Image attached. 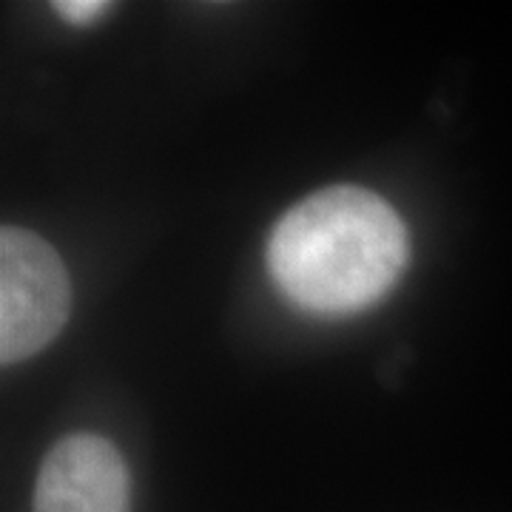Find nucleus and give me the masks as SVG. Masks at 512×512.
Wrapping results in <instances>:
<instances>
[{
	"mask_svg": "<svg viewBox=\"0 0 512 512\" xmlns=\"http://www.w3.org/2000/svg\"><path fill=\"white\" fill-rule=\"evenodd\" d=\"M407 254V228L390 202L359 185H333L279 217L265 262L299 311L350 316L393 291Z\"/></svg>",
	"mask_w": 512,
	"mask_h": 512,
	"instance_id": "obj_1",
	"label": "nucleus"
},
{
	"mask_svg": "<svg viewBox=\"0 0 512 512\" xmlns=\"http://www.w3.org/2000/svg\"><path fill=\"white\" fill-rule=\"evenodd\" d=\"M72 311L63 259L43 237L18 225L0 231V359L18 365L52 345Z\"/></svg>",
	"mask_w": 512,
	"mask_h": 512,
	"instance_id": "obj_2",
	"label": "nucleus"
},
{
	"mask_svg": "<svg viewBox=\"0 0 512 512\" xmlns=\"http://www.w3.org/2000/svg\"><path fill=\"white\" fill-rule=\"evenodd\" d=\"M128 467L111 441L77 433L46 453L35 512H128Z\"/></svg>",
	"mask_w": 512,
	"mask_h": 512,
	"instance_id": "obj_3",
	"label": "nucleus"
},
{
	"mask_svg": "<svg viewBox=\"0 0 512 512\" xmlns=\"http://www.w3.org/2000/svg\"><path fill=\"white\" fill-rule=\"evenodd\" d=\"M109 9V3H100V0H60V3H55L57 15L74 23V26H86L92 20L103 18Z\"/></svg>",
	"mask_w": 512,
	"mask_h": 512,
	"instance_id": "obj_4",
	"label": "nucleus"
}]
</instances>
